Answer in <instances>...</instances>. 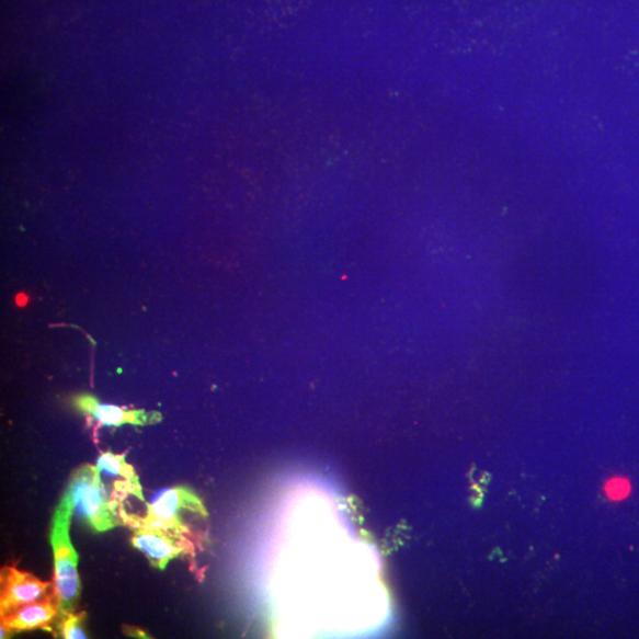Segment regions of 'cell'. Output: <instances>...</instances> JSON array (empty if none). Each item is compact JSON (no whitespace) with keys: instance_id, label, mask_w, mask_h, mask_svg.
Masks as SVG:
<instances>
[{"instance_id":"3","label":"cell","mask_w":639,"mask_h":639,"mask_svg":"<svg viewBox=\"0 0 639 639\" xmlns=\"http://www.w3.org/2000/svg\"><path fill=\"white\" fill-rule=\"evenodd\" d=\"M183 511L207 516L201 498L187 487L180 486L166 490L153 503L147 504L145 516L128 514L121 506V517L124 525L132 528L157 527L186 537L190 529L181 517Z\"/></svg>"},{"instance_id":"4","label":"cell","mask_w":639,"mask_h":639,"mask_svg":"<svg viewBox=\"0 0 639 639\" xmlns=\"http://www.w3.org/2000/svg\"><path fill=\"white\" fill-rule=\"evenodd\" d=\"M0 583V618L25 605L56 596L54 582H42L34 574L16 568H4Z\"/></svg>"},{"instance_id":"10","label":"cell","mask_w":639,"mask_h":639,"mask_svg":"<svg viewBox=\"0 0 639 639\" xmlns=\"http://www.w3.org/2000/svg\"><path fill=\"white\" fill-rule=\"evenodd\" d=\"M630 483L626 479H613L605 486V493L614 501L626 499L630 494Z\"/></svg>"},{"instance_id":"1","label":"cell","mask_w":639,"mask_h":639,"mask_svg":"<svg viewBox=\"0 0 639 639\" xmlns=\"http://www.w3.org/2000/svg\"><path fill=\"white\" fill-rule=\"evenodd\" d=\"M73 513L76 512L71 504L64 497L52 523L50 543L54 552V586L59 605L58 619L76 613L81 593L79 556L69 534Z\"/></svg>"},{"instance_id":"11","label":"cell","mask_w":639,"mask_h":639,"mask_svg":"<svg viewBox=\"0 0 639 639\" xmlns=\"http://www.w3.org/2000/svg\"><path fill=\"white\" fill-rule=\"evenodd\" d=\"M26 301H27V299H26V296L24 294H22L18 297V304L20 306H24L26 304Z\"/></svg>"},{"instance_id":"5","label":"cell","mask_w":639,"mask_h":639,"mask_svg":"<svg viewBox=\"0 0 639 639\" xmlns=\"http://www.w3.org/2000/svg\"><path fill=\"white\" fill-rule=\"evenodd\" d=\"M132 545L161 571L168 568L171 560L193 555V546L186 537L157 527L134 528Z\"/></svg>"},{"instance_id":"7","label":"cell","mask_w":639,"mask_h":639,"mask_svg":"<svg viewBox=\"0 0 639 639\" xmlns=\"http://www.w3.org/2000/svg\"><path fill=\"white\" fill-rule=\"evenodd\" d=\"M73 406L80 411L92 415L101 425L106 426L146 425L155 424L161 420V415L157 412L124 410L114 406L100 404L93 396L89 395H81L73 399Z\"/></svg>"},{"instance_id":"2","label":"cell","mask_w":639,"mask_h":639,"mask_svg":"<svg viewBox=\"0 0 639 639\" xmlns=\"http://www.w3.org/2000/svg\"><path fill=\"white\" fill-rule=\"evenodd\" d=\"M89 527L103 533L124 525L122 502L111 500L98 466L84 465L72 472L64 495Z\"/></svg>"},{"instance_id":"9","label":"cell","mask_w":639,"mask_h":639,"mask_svg":"<svg viewBox=\"0 0 639 639\" xmlns=\"http://www.w3.org/2000/svg\"><path fill=\"white\" fill-rule=\"evenodd\" d=\"M84 618H85L84 613L80 614L71 613L62 618H59L55 624L59 637L66 639L87 638V635L83 630Z\"/></svg>"},{"instance_id":"6","label":"cell","mask_w":639,"mask_h":639,"mask_svg":"<svg viewBox=\"0 0 639 639\" xmlns=\"http://www.w3.org/2000/svg\"><path fill=\"white\" fill-rule=\"evenodd\" d=\"M58 617L59 605L56 596L25 605L18 608L16 612L0 618L2 619V635H0V638L4 639L9 635L37 629L54 632L53 626H55Z\"/></svg>"},{"instance_id":"8","label":"cell","mask_w":639,"mask_h":639,"mask_svg":"<svg viewBox=\"0 0 639 639\" xmlns=\"http://www.w3.org/2000/svg\"><path fill=\"white\" fill-rule=\"evenodd\" d=\"M98 467L101 471L111 473L113 477H121L129 482H140L136 470L126 463L125 455L102 454L98 459Z\"/></svg>"}]
</instances>
